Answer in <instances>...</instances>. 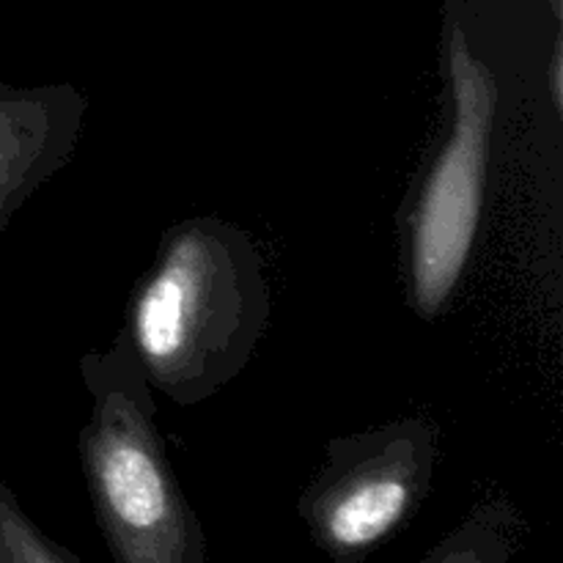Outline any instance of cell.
<instances>
[{"instance_id":"obj_2","label":"cell","mask_w":563,"mask_h":563,"mask_svg":"<svg viewBox=\"0 0 563 563\" xmlns=\"http://www.w3.org/2000/svg\"><path fill=\"white\" fill-rule=\"evenodd\" d=\"M91 412L77 434L93 517L115 563H207V533L157 427V401L124 339L88 352Z\"/></svg>"},{"instance_id":"obj_4","label":"cell","mask_w":563,"mask_h":563,"mask_svg":"<svg viewBox=\"0 0 563 563\" xmlns=\"http://www.w3.org/2000/svg\"><path fill=\"white\" fill-rule=\"evenodd\" d=\"M438 462L440 427L427 416L330 440L297 500L313 548L333 563L366 561L416 520Z\"/></svg>"},{"instance_id":"obj_6","label":"cell","mask_w":563,"mask_h":563,"mask_svg":"<svg viewBox=\"0 0 563 563\" xmlns=\"http://www.w3.org/2000/svg\"><path fill=\"white\" fill-rule=\"evenodd\" d=\"M526 522L504 498H489L467 511L465 520L445 533L421 563H511L520 553Z\"/></svg>"},{"instance_id":"obj_7","label":"cell","mask_w":563,"mask_h":563,"mask_svg":"<svg viewBox=\"0 0 563 563\" xmlns=\"http://www.w3.org/2000/svg\"><path fill=\"white\" fill-rule=\"evenodd\" d=\"M0 563H82L42 531L20 498L0 482Z\"/></svg>"},{"instance_id":"obj_9","label":"cell","mask_w":563,"mask_h":563,"mask_svg":"<svg viewBox=\"0 0 563 563\" xmlns=\"http://www.w3.org/2000/svg\"><path fill=\"white\" fill-rule=\"evenodd\" d=\"M553 14H555V20H561V16H563V0H553Z\"/></svg>"},{"instance_id":"obj_1","label":"cell","mask_w":563,"mask_h":563,"mask_svg":"<svg viewBox=\"0 0 563 563\" xmlns=\"http://www.w3.org/2000/svg\"><path fill=\"white\" fill-rule=\"evenodd\" d=\"M269 308L253 236L218 214H196L159 236L119 335L154 394L196 407L245 372Z\"/></svg>"},{"instance_id":"obj_3","label":"cell","mask_w":563,"mask_h":563,"mask_svg":"<svg viewBox=\"0 0 563 563\" xmlns=\"http://www.w3.org/2000/svg\"><path fill=\"white\" fill-rule=\"evenodd\" d=\"M445 135L401 209L407 306L434 322L449 311L476 251L498 130L500 86L451 25L443 49Z\"/></svg>"},{"instance_id":"obj_5","label":"cell","mask_w":563,"mask_h":563,"mask_svg":"<svg viewBox=\"0 0 563 563\" xmlns=\"http://www.w3.org/2000/svg\"><path fill=\"white\" fill-rule=\"evenodd\" d=\"M88 99L71 82H0V234L75 157Z\"/></svg>"},{"instance_id":"obj_8","label":"cell","mask_w":563,"mask_h":563,"mask_svg":"<svg viewBox=\"0 0 563 563\" xmlns=\"http://www.w3.org/2000/svg\"><path fill=\"white\" fill-rule=\"evenodd\" d=\"M548 93H550V104H553L555 113L561 115V108H563V38H561V33L555 36L553 49H550Z\"/></svg>"}]
</instances>
